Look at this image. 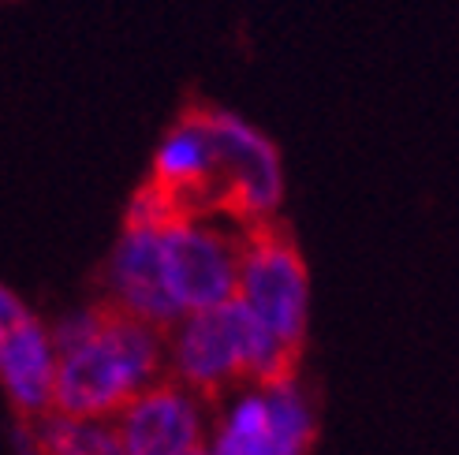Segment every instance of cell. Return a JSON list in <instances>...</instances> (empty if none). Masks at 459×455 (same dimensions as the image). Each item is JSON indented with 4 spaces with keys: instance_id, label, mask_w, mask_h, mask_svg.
I'll return each instance as SVG.
<instances>
[{
    "instance_id": "cell-1",
    "label": "cell",
    "mask_w": 459,
    "mask_h": 455,
    "mask_svg": "<svg viewBox=\"0 0 459 455\" xmlns=\"http://www.w3.org/2000/svg\"><path fill=\"white\" fill-rule=\"evenodd\" d=\"M56 396L53 411L64 418L124 415L165 366L160 329L139 322L117 303H98L56 325Z\"/></svg>"
},
{
    "instance_id": "cell-4",
    "label": "cell",
    "mask_w": 459,
    "mask_h": 455,
    "mask_svg": "<svg viewBox=\"0 0 459 455\" xmlns=\"http://www.w3.org/2000/svg\"><path fill=\"white\" fill-rule=\"evenodd\" d=\"M165 277L183 313L239 299V232L228 236L210 220L172 224L160 232Z\"/></svg>"
},
{
    "instance_id": "cell-3",
    "label": "cell",
    "mask_w": 459,
    "mask_h": 455,
    "mask_svg": "<svg viewBox=\"0 0 459 455\" xmlns=\"http://www.w3.org/2000/svg\"><path fill=\"white\" fill-rule=\"evenodd\" d=\"M239 303L269 339L303 358L310 277L291 228L277 217L239 228Z\"/></svg>"
},
{
    "instance_id": "cell-5",
    "label": "cell",
    "mask_w": 459,
    "mask_h": 455,
    "mask_svg": "<svg viewBox=\"0 0 459 455\" xmlns=\"http://www.w3.org/2000/svg\"><path fill=\"white\" fill-rule=\"evenodd\" d=\"M314 411L295 381L255 384L232 403L210 455H310Z\"/></svg>"
},
{
    "instance_id": "cell-7",
    "label": "cell",
    "mask_w": 459,
    "mask_h": 455,
    "mask_svg": "<svg viewBox=\"0 0 459 455\" xmlns=\"http://www.w3.org/2000/svg\"><path fill=\"white\" fill-rule=\"evenodd\" d=\"M205 116H210L228 179H232V191H236V210H239L236 228L277 217L284 198V168H281L277 146L258 127H250L228 108L205 105Z\"/></svg>"
},
{
    "instance_id": "cell-6",
    "label": "cell",
    "mask_w": 459,
    "mask_h": 455,
    "mask_svg": "<svg viewBox=\"0 0 459 455\" xmlns=\"http://www.w3.org/2000/svg\"><path fill=\"white\" fill-rule=\"evenodd\" d=\"M0 373L19 422L53 415L56 344L12 288L0 291Z\"/></svg>"
},
{
    "instance_id": "cell-10",
    "label": "cell",
    "mask_w": 459,
    "mask_h": 455,
    "mask_svg": "<svg viewBox=\"0 0 459 455\" xmlns=\"http://www.w3.org/2000/svg\"><path fill=\"white\" fill-rule=\"evenodd\" d=\"M19 448L30 455H127L117 425L94 418L45 415L38 422H19Z\"/></svg>"
},
{
    "instance_id": "cell-9",
    "label": "cell",
    "mask_w": 459,
    "mask_h": 455,
    "mask_svg": "<svg viewBox=\"0 0 459 455\" xmlns=\"http://www.w3.org/2000/svg\"><path fill=\"white\" fill-rule=\"evenodd\" d=\"M187 384L165 377L120 415L127 455H202V411Z\"/></svg>"
},
{
    "instance_id": "cell-2",
    "label": "cell",
    "mask_w": 459,
    "mask_h": 455,
    "mask_svg": "<svg viewBox=\"0 0 459 455\" xmlns=\"http://www.w3.org/2000/svg\"><path fill=\"white\" fill-rule=\"evenodd\" d=\"M299 355L281 348L277 339L250 317L236 299L213 310L187 313L176 329L172 370L195 396L217 403L232 384H284L299 377Z\"/></svg>"
},
{
    "instance_id": "cell-11",
    "label": "cell",
    "mask_w": 459,
    "mask_h": 455,
    "mask_svg": "<svg viewBox=\"0 0 459 455\" xmlns=\"http://www.w3.org/2000/svg\"><path fill=\"white\" fill-rule=\"evenodd\" d=\"M202 455H210V451H202Z\"/></svg>"
},
{
    "instance_id": "cell-8",
    "label": "cell",
    "mask_w": 459,
    "mask_h": 455,
    "mask_svg": "<svg viewBox=\"0 0 459 455\" xmlns=\"http://www.w3.org/2000/svg\"><path fill=\"white\" fill-rule=\"evenodd\" d=\"M108 303L134 313L139 322L153 329H172L183 310L172 299V288L165 277V250H160V232L153 228H127L105 265Z\"/></svg>"
}]
</instances>
